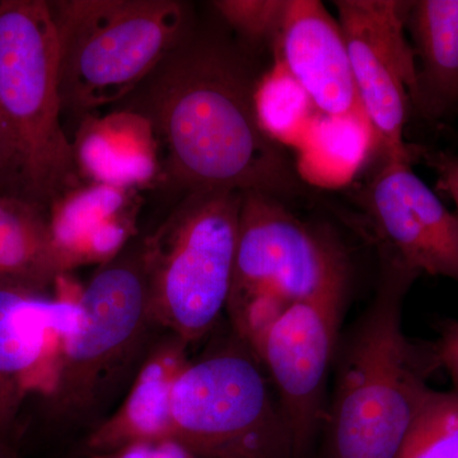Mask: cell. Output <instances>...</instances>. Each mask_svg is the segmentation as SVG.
Listing matches in <instances>:
<instances>
[{
    "label": "cell",
    "mask_w": 458,
    "mask_h": 458,
    "mask_svg": "<svg viewBox=\"0 0 458 458\" xmlns=\"http://www.w3.org/2000/svg\"><path fill=\"white\" fill-rule=\"evenodd\" d=\"M262 75L242 47L192 27L123 101L146 117L164 150L162 172L174 189L300 192L294 165L261 128L255 95Z\"/></svg>",
    "instance_id": "1"
},
{
    "label": "cell",
    "mask_w": 458,
    "mask_h": 458,
    "mask_svg": "<svg viewBox=\"0 0 458 458\" xmlns=\"http://www.w3.org/2000/svg\"><path fill=\"white\" fill-rule=\"evenodd\" d=\"M379 261L375 297L337 352L321 458H396L441 367L436 346L403 330V301L420 274L381 247Z\"/></svg>",
    "instance_id": "2"
},
{
    "label": "cell",
    "mask_w": 458,
    "mask_h": 458,
    "mask_svg": "<svg viewBox=\"0 0 458 458\" xmlns=\"http://www.w3.org/2000/svg\"><path fill=\"white\" fill-rule=\"evenodd\" d=\"M59 47L50 3L0 2V195L49 210L80 186L62 125Z\"/></svg>",
    "instance_id": "3"
},
{
    "label": "cell",
    "mask_w": 458,
    "mask_h": 458,
    "mask_svg": "<svg viewBox=\"0 0 458 458\" xmlns=\"http://www.w3.org/2000/svg\"><path fill=\"white\" fill-rule=\"evenodd\" d=\"M77 302L82 321L60 337L45 396L59 426L92 430L122 403L164 331L150 309L144 238L102 264Z\"/></svg>",
    "instance_id": "4"
},
{
    "label": "cell",
    "mask_w": 458,
    "mask_h": 458,
    "mask_svg": "<svg viewBox=\"0 0 458 458\" xmlns=\"http://www.w3.org/2000/svg\"><path fill=\"white\" fill-rule=\"evenodd\" d=\"M49 3L63 113L75 116L131 96L194 27L189 5L177 0Z\"/></svg>",
    "instance_id": "5"
},
{
    "label": "cell",
    "mask_w": 458,
    "mask_h": 458,
    "mask_svg": "<svg viewBox=\"0 0 458 458\" xmlns=\"http://www.w3.org/2000/svg\"><path fill=\"white\" fill-rule=\"evenodd\" d=\"M242 198L233 190L189 192L144 237L153 318L189 346L207 336L227 309Z\"/></svg>",
    "instance_id": "6"
},
{
    "label": "cell",
    "mask_w": 458,
    "mask_h": 458,
    "mask_svg": "<svg viewBox=\"0 0 458 458\" xmlns=\"http://www.w3.org/2000/svg\"><path fill=\"white\" fill-rule=\"evenodd\" d=\"M171 439L195 458H297L264 367L234 330L174 382Z\"/></svg>",
    "instance_id": "7"
},
{
    "label": "cell",
    "mask_w": 458,
    "mask_h": 458,
    "mask_svg": "<svg viewBox=\"0 0 458 458\" xmlns=\"http://www.w3.org/2000/svg\"><path fill=\"white\" fill-rule=\"evenodd\" d=\"M349 260L331 232L302 221L278 198L243 192L227 310L256 294L286 302L346 291Z\"/></svg>",
    "instance_id": "8"
},
{
    "label": "cell",
    "mask_w": 458,
    "mask_h": 458,
    "mask_svg": "<svg viewBox=\"0 0 458 458\" xmlns=\"http://www.w3.org/2000/svg\"><path fill=\"white\" fill-rule=\"evenodd\" d=\"M358 98L385 159L412 162L403 140L414 89V53L405 36L409 2L336 0Z\"/></svg>",
    "instance_id": "9"
},
{
    "label": "cell",
    "mask_w": 458,
    "mask_h": 458,
    "mask_svg": "<svg viewBox=\"0 0 458 458\" xmlns=\"http://www.w3.org/2000/svg\"><path fill=\"white\" fill-rule=\"evenodd\" d=\"M345 295L339 291L291 304L252 346L276 388L297 458L324 423L328 369Z\"/></svg>",
    "instance_id": "10"
},
{
    "label": "cell",
    "mask_w": 458,
    "mask_h": 458,
    "mask_svg": "<svg viewBox=\"0 0 458 458\" xmlns=\"http://www.w3.org/2000/svg\"><path fill=\"white\" fill-rule=\"evenodd\" d=\"M364 208L379 247L419 274L458 282V216L419 179L411 162L385 159Z\"/></svg>",
    "instance_id": "11"
},
{
    "label": "cell",
    "mask_w": 458,
    "mask_h": 458,
    "mask_svg": "<svg viewBox=\"0 0 458 458\" xmlns=\"http://www.w3.org/2000/svg\"><path fill=\"white\" fill-rule=\"evenodd\" d=\"M81 321L78 302L0 283V443H13L18 414L30 393L49 391L47 372L57 352L53 343L77 331Z\"/></svg>",
    "instance_id": "12"
},
{
    "label": "cell",
    "mask_w": 458,
    "mask_h": 458,
    "mask_svg": "<svg viewBox=\"0 0 458 458\" xmlns=\"http://www.w3.org/2000/svg\"><path fill=\"white\" fill-rule=\"evenodd\" d=\"M276 63L327 117L366 123L342 27L318 0H288Z\"/></svg>",
    "instance_id": "13"
},
{
    "label": "cell",
    "mask_w": 458,
    "mask_h": 458,
    "mask_svg": "<svg viewBox=\"0 0 458 458\" xmlns=\"http://www.w3.org/2000/svg\"><path fill=\"white\" fill-rule=\"evenodd\" d=\"M189 348L174 334H159L122 403L84 439L87 456H101L135 442L171 439L172 388L190 363Z\"/></svg>",
    "instance_id": "14"
},
{
    "label": "cell",
    "mask_w": 458,
    "mask_h": 458,
    "mask_svg": "<svg viewBox=\"0 0 458 458\" xmlns=\"http://www.w3.org/2000/svg\"><path fill=\"white\" fill-rule=\"evenodd\" d=\"M75 167L89 183L125 190L161 177L158 140L146 117L122 110L96 119L87 114L73 141Z\"/></svg>",
    "instance_id": "15"
},
{
    "label": "cell",
    "mask_w": 458,
    "mask_h": 458,
    "mask_svg": "<svg viewBox=\"0 0 458 458\" xmlns=\"http://www.w3.org/2000/svg\"><path fill=\"white\" fill-rule=\"evenodd\" d=\"M405 27L418 56L410 105L427 122L458 113V0L409 2Z\"/></svg>",
    "instance_id": "16"
},
{
    "label": "cell",
    "mask_w": 458,
    "mask_h": 458,
    "mask_svg": "<svg viewBox=\"0 0 458 458\" xmlns=\"http://www.w3.org/2000/svg\"><path fill=\"white\" fill-rule=\"evenodd\" d=\"M65 273L49 210L0 195V283L47 292Z\"/></svg>",
    "instance_id": "17"
},
{
    "label": "cell",
    "mask_w": 458,
    "mask_h": 458,
    "mask_svg": "<svg viewBox=\"0 0 458 458\" xmlns=\"http://www.w3.org/2000/svg\"><path fill=\"white\" fill-rule=\"evenodd\" d=\"M131 191L89 183L69 190L54 201L49 209L50 231L65 271L86 265L87 247L99 229L132 216Z\"/></svg>",
    "instance_id": "18"
},
{
    "label": "cell",
    "mask_w": 458,
    "mask_h": 458,
    "mask_svg": "<svg viewBox=\"0 0 458 458\" xmlns=\"http://www.w3.org/2000/svg\"><path fill=\"white\" fill-rule=\"evenodd\" d=\"M396 458H458V391H430Z\"/></svg>",
    "instance_id": "19"
},
{
    "label": "cell",
    "mask_w": 458,
    "mask_h": 458,
    "mask_svg": "<svg viewBox=\"0 0 458 458\" xmlns=\"http://www.w3.org/2000/svg\"><path fill=\"white\" fill-rule=\"evenodd\" d=\"M255 106L261 128L280 143L301 128L313 105L300 84L276 63L269 73L262 74Z\"/></svg>",
    "instance_id": "20"
},
{
    "label": "cell",
    "mask_w": 458,
    "mask_h": 458,
    "mask_svg": "<svg viewBox=\"0 0 458 458\" xmlns=\"http://www.w3.org/2000/svg\"><path fill=\"white\" fill-rule=\"evenodd\" d=\"M212 4L250 44L276 45L288 0H219Z\"/></svg>",
    "instance_id": "21"
},
{
    "label": "cell",
    "mask_w": 458,
    "mask_h": 458,
    "mask_svg": "<svg viewBox=\"0 0 458 458\" xmlns=\"http://www.w3.org/2000/svg\"><path fill=\"white\" fill-rule=\"evenodd\" d=\"M437 174V188L454 201L458 213V155L445 150L420 149L419 155Z\"/></svg>",
    "instance_id": "22"
},
{
    "label": "cell",
    "mask_w": 458,
    "mask_h": 458,
    "mask_svg": "<svg viewBox=\"0 0 458 458\" xmlns=\"http://www.w3.org/2000/svg\"><path fill=\"white\" fill-rule=\"evenodd\" d=\"M90 458H195L174 439L131 443L119 450Z\"/></svg>",
    "instance_id": "23"
},
{
    "label": "cell",
    "mask_w": 458,
    "mask_h": 458,
    "mask_svg": "<svg viewBox=\"0 0 458 458\" xmlns=\"http://www.w3.org/2000/svg\"><path fill=\"white\" fill-rule=\"evenodd\" d=\"M436 351L439 366L445 367L450 373L458 391V321L445 325Z\"/></svg>",
    "instance_id": "24"
},
{
    "label": "cell",
    "mask_w": 458,
    "mask_h": 458,
    "mask_svg": "<svg viewBox=\"0 0 458 458\" xmlns=\"http://www.w3.org/2000/svg\"><path fill=\"white\" fill-rule=\"evenodd\" d=\"M0 458H18L13 443H0Z\"/></svg>",
    "instance_id": "25"
},
{
    "label": "cell",
    "mask_w": 458,
    "mask_h": 458,
    "mask_svg": "<svg viewBox=\"0 0 458 458\" xmlns=\"http://www.w3.org/2000/svg\"><path fill=\"white\" fill-rule=\"evenodd\" d=\"M457 114H458V113H457Z\"/></svg>",
    "instance_id": "26"
}]
</instances>
